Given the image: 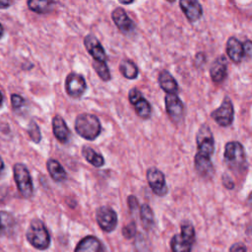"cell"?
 <instances>
[{
  "label": "cell",
  "instance_id": "ac0fdd59",
  "mask_svg": "<svg viewBox=\"0 0 252 252\" xmlns=\"http://www.w3.org/2000/svg\"><path fill=\"white\" fill-rule=\"evenodd\" d=\"M52 131L54 137L61 143H67L71 136V131L65 120L60 115L52 118Z\"/></svg>",
  "mask_w": 252,
  "mask_h": 252
},
{
  "label": "cell",
  "instance_id": "4fadbf2b",
  "mask_svg": "<svg viewBox=\"0 0 252 252\" xmlns=\"http://www.w3.org/2000/svg\"><path fill=\"white\" fill-rule=\"evenodd\" d=\"M111 18L117 29L123 33L132 32L135 30V23L128 16L123 8L117 7L111 12Z\"/></svg>",
  "mask_w": 252,
  "mask_h": 252
},
{
  "label": "cell",
  "instance_id": "4dcf8cb0",
  "mask_svg": "<svg viewBox=\"0 0 252 252\" xmlns=\"http://www.w3.org/2000/svg\"><path fill=\"white\" fill-rule=\"evenodd\" d=\"M11 104L14 109H19L25 104V99L18 94H13L11 95Z\"/></svg>",
  "mask_w": 252,
  "mask_h": 252
},
{
  "label": "cell",
  "instance_id": "7a4b0ae2",
  "mask_svg": "<svg viewBox=\"0 0 252 252\" xmlns=\"http://www.w3.org/2000/svg\"><path fill=\"white\" fill-rule=\"evenodd\" d=\"M75 131L80 137L94 141L101 132V124L96 115L84 112L79 114L75 120Z\"/></svg>",
  "mask_w": 252,
  "mask_h": 252
},
{
  "label": "cell",
  "instance_id": "f1b7e54d",
  "mask_svg": "<svg viewBox=\"0 0 252 252\" xmlns=\"http://www.w3.org/2000/svg\"><path fill=\"white\" fill-rule=\"evenodd\" d=\"M28 133H29L30 138H31L34 143H39V142H40V140H41L40 130H39L38 125H37L33 120H32V121L30 122V124H29Z\"/></svg>",
  "mask_w": 252,
  "mask_h": 252
},
{
  "label": "cell",
  "instance_id": "8d00e7d4",
  "mask_svg": "<svg viewBox=\"0 0 252 252\" xmlns=\"http://www.w3.org/2000/svg\"><path fill=\"white\" fill-rule=\"evenodd\" d=\"M13 4L12 1H7V0H0V9H5L10 7Z\"/></svg>",
  "mask_w": 252,
  "mask_h": 252
},
{
  "label": "cell",
  "instance_id": "8992f818",
  "mask_svg": "<svg viewBox=\"0 0 252 252\" xmlns=\"http://www.w3.org/2000/svg\"><path fill=\"white\" fill-rule=\"evenodd\" d=\"M196 144L198 148L197 154L211 158L215 152V139L211 128L207 124H203L196 135Z\"/></svg>",
  "mask_w": 252,
  "mask_h": 252
},
{
  "label": "cell",
  "instance_id": "83f0119b",
  "mask_svg": "<svg viewBox=\"0 0 252 252\" xmlns=\"http://www.w3.org/2000/svg\"><path fill=\"white\" fill-rule=\"evenodd\" d=\"M13 218L6 212H0V233H4L8 228L12 227Z\"/></svg>",
  "mask_w": 252,
  "mask_h": 252
},
{
  "label": "cell",
  "instance_id": "d4e9b609",
  "mask_svg": "<svg viewBox=\"0 0 252 252\" xmlns=\"http://www.w3.org/2000/svg\"><path fill=\"white\" fill-rule=\"evenodd\" d=\"M119 70L122 76L129 80L136 79L139 74L137 65L130 59H123L119 64Z\"/></svg>",
  "mask_w": 252,
  "mask_h": 252
},
{
  "label": "cell",
  "instance_id": "5b68a950",
  "mask_svg": "<svg viewBox=\"0 0 252 252\" xmlns=\"http://www.w3.org/2000/svg\"><path fill=\"white\" fill-rule=\"evenodd\" d=\"M14 179L19 192L25 198H30L33 193V185L29 169L24 163H15L13 167Z\"/></svg>",
  "mask_w": 252,
  "mask_h": 252
},
{
  "label": "cell",
  "instance_id": "2e32d148",
  "mask_svg": "<svg viewBox=\"0 0 252 252\" xmlns=\"http://www.w3.org/2000/svg\"><path fill=\"white\" fill-rule=\"evenodd\" d=\"M210 76L215 83L222 82L227 76V60L220 55L215 59L210 68Z\"/></svg>",
  "mask_w": 252,
  "mask_h": 252
},
{
  "label": "cell",
  "instance_id": "484cf974",
  "mask_svg": "<svg viewBox=\"0 0 252 252\" xmlns=\"http://www.w3.org/2000/svg\"><path fill=\"white\" fill-rule=\"evenodd\" d=\"M140 217H141V221L144 228L147 230L151 229L155 223V216L152 208L149 205L144 204L141 206Z\"/></svg>",
  "mask_w": 252,
  "mask_h": 252
},
{
  "label": "cell",
  "instance_id": "d6986e66",
  "mask_svg": "<svg viewBox=\"0 0 252 252\" xmlns=\"http://www.w3.org/2000/svg\"><path fill=\"white\" fill-rule=\"evenodd\" d=\"M226 53L231 61L240 63L244 57L242 42L234 36H230L226 41Z\"/></svg>",
  "mask_w": 252,
  "mask_h": 252
},
{
  "label": "cell",
  "instance_id": "60d3db41",
  "mask_svg": "<svg viewBox=\"0 0 252 252\" xmlns=\"http://www.w3.org/2000/svg\"><path fill=\"white\" fill-rule=\"evenodd\" d=\"M120 3L123 4V5H128V4H132L133 1H130V2H122V1H120Z\"/></svg>",
  "mask_w": 252,
  "mask_h": 252
},
{
  "label": "cell",
  "instance_id": "e575fe53",
  "mask_svg": "<svg viewBox=\"0 0 252 252\" xmlns=\"http://www.w3.org/2000/svg\"><path fill=\"white\" fill-rule=\"evenodd\" d=\"M128 205H129V208H130V210L131 211H133V210H136V208H137V206H138V201H137V198L135 197V196H132V195H130L129 197H128Z\"/></svg>",
  "mask_w": 252,
  "mask_h": 252
},
{
  "label": "cell",
  "instance_id": "44dd1931",
  "mask_svg": "<svg viewBox=\"0 0 252 252\" xmlns=\"http://www.w3.org/2000/svg\"><path fill=\"white\" fill-rule=\"evenodd\" d=\"M75 252H102V244L95 236L88 235L80 240Z\"/></svg>",
  "mask_w": 252,
  "mask_h": 252
},
{
  "label": "cell",
  "instance_id": "6da1fadb",
  "mask_svg": "<svg viewBox=\"0 0 252 252\" xmlns=\"http://www.w3.org/2000/svg\"><path fill=\"white\" fill-rule=\"evenodd\" d=\"M223 159L227 167L234 173H244L247 170V158L241 143L231 141L225 144Z\"/></svg>",
  "mask_w": 252,
  "mask_h": 252
},
{
  "label": "cell",
  "instance_id": "1f68e13d",
  "mask_svg": "<svg viewBox=\"0 0 252 252\" xmlns=\"http://www.w3.org/2000/svg\"><path fill=\"white\" fill-rule=\"evenodd\" d=\"M221 179H222V184H223V186H224L226 189H230V190H231V189L234 188L235 184H234L233 180L231 179V177H230L227 173H224V174L222 175Z\"/></svg>",
  "mask_w": 252,
  "mask_h": 252
},
{
  "label": "cell",
  "instance_id": "9a60e30c",
  "mask_svg": "<svg viewBox=\"0 0 252 252\" xmlns=\"http://www.w3.org/2000/svg\"><path fill=\"white\" fill-rule=\"evenodd\" d=\"M179 6L191 23L198 21L203 15L202 5L196 0H181L179 1Z\"/></svg>",
  "mask_w": 252,
  "mask_h": 252
},
{
  "label": "cell",
  "instance_id": "836d02e7",
  "mask_svg": "<svg viewBox=\"0 0 252 252\" xmlns=\"http://www.w3.org/2000/svg\"><path fill=\"white\" fill-rule=\"evenodd\" d=\"M206 62V55L203 52H199L195 56V65L197 67H201Z\"/></svg>",
  "mask_w": 252,
  "mask_h": 252
},
{
  "label": "cell",
  "instance_id": "4316f807",
  "mask_svg": "<svg viewBox=\"0 0 252 252\" xmlns=\"http://www.w3.org/2000/svg\"><path fill=\"white\" fill-rule=\"evenodd\" d=\"M93 68L94 69V71L96 72V74L98 75V77H99L102 81L107 82V81L110 80L111 75H110L109 69H108V67H107V65H106L105 62L94 60V61H93Z\"/></svg>",
  "mask_w": 252,
  "mask_h": 252
},
{
  "label": "cell",
  "instance_id": "8fae6325",
  "mask_svg": "<svg viewBox=\"0 0 252 252\" xmlns=\"http://www.w3.org/2000/svg\"><path fill=\"white\" fill-rule=\"evenodd\" d=\"M65 90L69 96L73 98L81 97L87 90L85 78L81 74L75 72L69 73L65 80Z\"/></svg>",
  "mask_w": 252,
  "mask_h": 252
},
{
  "label": "cell",
  "instance_id": "f546056e",
  "mask_svg": "<svg viewBox=\"0 0 252 252\" xmlns=\"http://www.w3.org/2000/svg\"><path fill=\"white\" fill-rule=\"evenodd\" d=\"M136 231H137V229H136V223H135L134 221L129 222L127 225H125V226L122 228V234H123V236H124L125 238H128V239L134 237L135 234H136Z\"/></svg>",
  "mask_w": 252,
  "mask_h": 252
},
{
  "label": "cell",
  "instance_id": "e0dca14e",
  "mask_svg": "<svg viewBox=\"0 0 252 252\" xmlns=\"http://www.w3.org/2000/svg\"><path fill=\"white\" fill-rule=\"evenodd\" d=\"M194 167H195L196 172L204 178L212 177L214 175V172H215L214 164L211 160V158L202 156L200 154L195 155Z\"/></svg>",
  "mask_w": 252,
  "mask_h": 252
},
{
  "label": "cell",
  "instance_id": "5bb4252c",
  "mask_svg": "<svg viewBox=\"0 0 252 252\" xmlns=\"http://www.w3.org/2000/svg\"><path fill=\"white\" fill-rule=\"evenodd\" d=\"M84 45L87 51L93 56L94 60L105 62L107 56L99 40L94 34H88L84 38Z\"/></svg>",
  "mask_w": 252,
  "mask_h": 252
},
{
  "label": "cell",
  "instance_id": "7402d4cb",
  "mask_svg": "<svg viewBox=\"0 0 252 252\" xmlns=\"http://www.w3.org/2000/svg\"><path fill=\"white\" fill-rule=\"evenodd\" d=\"M46 168L48 170L50 177L54 181L62 182L67 179V172L58 160L54 158H49L46 161Z\"/></svg>",
  "mask_w": 252,
  "mask_h": 252
},
{
  "label": "cell",
  "instance_id": "cb8c5ba5",
  "mask_svg": "<svg viewBox=\"0 0 252 252\" xmlns=\"http://www.w3.org/2000/svg\"><path fill=\"white\" fill-rule=\"evenodd\" d=\"M28 7L32 12L37 14H46L53 10L54 6L57 4L55 1H38V0H31L28 1Z\"/></svg>",
  "mask_w": 252,
  "mask_h": 252
},
{
  "label": "cell",
  "instance_id": "277c9868",
  "mask_svg": "<svg viewBox=\"0 0 252 252\" xmlns=\"http://www.w3.org/2000/svg\"><path fill=\"white\" fill-rule=\"evenodd\" d=\"M180 233L174 234L170 240L172 252H191L195 242V229L191 222H184L180 226Z\"/></svg>",
  "mask_w": 252,
  "mask_h": 252
},
{
  "label": "cell",
  "instance_id": "f35d334b",
  "mask_svg": "<svg viewBox=\"0 0 252 252\" xmlns=\"http://www.w3.org/2000/svg\"><path fill=\"white\" fill-rule=\"evenodd\" d=\"M4 34V29H3V26L0 24V38L3 36Z\"/></svg>",
  "mask_w": 252,
  "mask_h": 252
},
{
  "label": "cell",
  "instance_id": "603a6c76",
  "mask_svg": "<svg viewBox=\"0 0 252 252\" xmlns=\"http://www.w3.org/2000/svg\"><path fill=\"white\" fill-rule=\"evenodd\" d=\"M82 155L89 163L95 167H100L104 164L103 157L89 146H84L82 148Z\"/></svg>",
  "mask_w": 252,
  "mask_h": 252
},
{
  "label": "cell",
  "instance_id": "3957f363",
  "mask_svg": "<svg viewBox=\"0 0 252 252\" xmlns=\"http://www.w3.org/2000/svg\"><path fill=\"white\" fill-rule=\"evenodd\" d=\"M26 236L30 244L36 249L44 250L50 245L49 232L44 223L38 219H33L31 221Z\"/></svg>",
  "mask_w": 252,
  "mask_h": 252
},
{
  "label": "cell",
  "instance_id": "d6a6232c",
  "mask_svg": "<svg viewBox=\"0 0 252 252\" xmlns=\"http://www.w3.org/2000/svg\"><path fill=\"white\" fill-rule=\"evenodd\" d=\"M229 252H247V249L242 242H236L230 246Z\"/></svg>",
  "mask_w": 252,
  "mask_h": 252
},
{
  "label": "cell",
  "instance_id": "ffe728a7",
  "mask_svg": "<svg viewBox=\"0 0 252 252\" xmlns=\"http://www.w3.org/2000/svg\"><path fill=\"white\" fill-rule=\"evenodd\" d=\"M158 81L161 90L164 91L167 94H176L178 93V84L174 77L167 70H162L159 72Z\"/></svg>",
  "mask_w": 252,
  "mask_h": 252
},
{
  "label": "cell",
  "instance_id": "d590c367",
  "mask_svg": "<svg viewBox=\"0 0 252 252\" xmlns=\"http://www.w3.org/2000/svg\"><path fill=\"white\" fill-rule=\"evenodd\" d=\"M243 45V51H244V55H247V56H250L251 55V47H252V44H251V41L249 39L245 40L244 43H242Z\"/></svg>",
  "mask_w": 252,
  "mask_h": 252
},
{
  "label": "cell",
  "instance_id": "ba28073f",
  "mask_svg": "<svg viewBox=\"0 0 252 252\" xmlns=\"http://www.w3.org/2000/svg\"><path fill=\"white\" fill-rule=\"evenodd\" d=\"M95 219L99 227L105 232H110L114 230L118 221L116 212L112 208L107 206L99 207L96 210Z\"/></svg>",
  "mask_w": 252,
  "mask_h": 252
},
{
  "label": "cell",
  "instance_id": "74e56055",
  "mask_svg": "<svg viewBox=\"0 0 252 252\" xmlns=\"http://www.w3.org/2000/svg\"><path fill=\"white\" fill-rule=\"evenodd\" d=\"M4 169H5V164H4V161H3L2 158L0 157V178L3 176Z\"/></svg>",
  "mask_w": 252,
  "mask_h": 252
},
{
  "label": "cell",
  "instance_id": "ab89813d",
  "mask_svg": "<svg viewBox=\"0 0 252 252\" xmlns=\"http://www.w3.org/2000/svg\"><path fill=\"white\" fill-rule=\"evenodd\" d=\"M2 104H3V94H2V93L0 92V107L2 106Z\"/></svg>",
  "mask_w": 252,
  "mask_h": 252
},
{
  "label": "cell",
  "instance_id": "7c38bea8",
  "mask_svg": "<svg viewBox=\"0 0 252 252\" xmlns=\"http://www.w3.org/2000/svg\"><path fill=\"white\" fill-rule=\"evenodd\" d=\"M165 110L171 121L178 123L184 116V105L177 94H166L164 97Z\"/></svg>",
  "mask_w": 252,
  "mask_h": 252
},
{
  "label": "cell",
  "instance_id": "52a82bcc",
  "mask_svg": "<svg viewBox=\"0 0 252 252\" xmlns=\"http://www.w3.org/2000/svg\"><path fill=\"white\" fill-rule=\"evenodd\" d=\"M211 117L221 127L231 125L234 119V107L228 96H225L221 104L211 113Z\"/></svg>",
  "mask_w": 252,
  "mask_h": 252
},
{
  "label": "cell",
  "instance_id": "9c48e42d",
  "mask_svg": "<svg viewBox=\"0 0 252 252\" xmlns=\"http://www.w3.org/2000/svg\"><path fill=\"white\" fill-rule=\"evenodd\" d=\"M128 97L130 103L134 106V109L139 117L143 119H148L151 116V104L137 88H132L129 91Z\"/></svg>",
  "mask_w": 252,
  "mask_h": 252
},
{
  "label": "cell",
  "instance_id": "30bf717a",
  "mask_svg": "<svg viewBox=\"0 0 252 252\" xmlns=\"http://www.w3.org/2000/svg\"><path fill=\"white\" fill-rule=\"evenodd\" d=\"M147 181L152 191L159 197L167 194V185L162 171L157 167H150L147 170Z\"/></svg>",
  "mask_w": 252,
  "mask_h": 252
}]
</instances>
